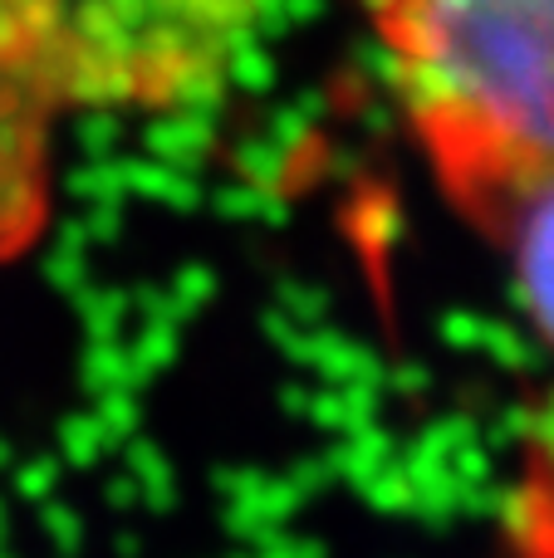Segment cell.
<instances>
[{
	"label": "cell",
	"mask_w": 554,
	"mask_h": 558,
	"mask_svg": "<svg viewBox=\"0 0 554 558\" xmlns=\"http://www.w3.org/2000/svg\"><path fill=\"white\" fill-rule=\"evenodd\" d=\"M442 196L491 241L554 177V0H363Z\"/></svg>",
	"instance_id": "cell-1"
},
{
	"label": "cell",
	"mask_w": 554,
	"mask_h": 558,
	"mask_svg": "<svg viewBox=\"0 0 554 558\" xmlns=\"http://www.w3.org/2000/svg\"><path fill=\"white\" fill-rule=\"evenodd\" d=\"M162 59L88 0H0V265L45 235L55 137L79 108L157 94Z\"/></svg>",
	"instance_id": "cell-2"
},
{
	"label": "cell",
	"mask_w": 554,
	"mask_h": 558,
	"mask_svg": "<svg viewBox=\"0 0 554 558\" xmlns=\"http://www.w3.org/2000/svg\"><path fill=\"white\" fill-rule=\"evenodd\" d=\"M496 245L510 251L530 314H535L540 333L554 343V177L510 211Z\"/></svg>",
	"instance_id": "cell-3"
}]
</instances>
